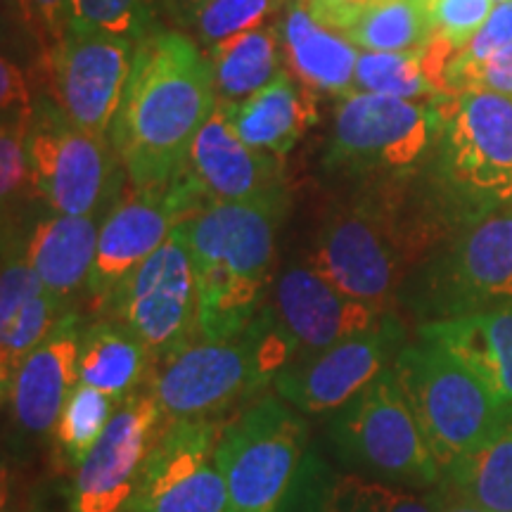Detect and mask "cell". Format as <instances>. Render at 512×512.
<instances>
[{
    "label": "cell",
    "instance_id": "47",
    "mask_svg": "<svg viewBox=\"0 0 512 512\" xmlns=\"http://www.w3.org/2000/svg\"><path fill=\"white\" fill-rule=\"evenodd\" d=\"M185 3H190V5H195V8H200L204 0H185Z\"/></svg>",
    "mask_w": 512,
    "mask_h": 512
},
{
    "label": "cell",
    "instance_id": "2",
    "mask_svg": "<svg viewBox=\"0 0 512 512\" xmlns=\"http://www.w3.org/2000/svg\"><path fill=\"white\" fill-rule=\"evenodd\" d=\"M285 192L247 202H211L171 230L197 280V339L240 337L264 309Z\"/></svg>",
    "mask_w": 512,
    "mask_h": 512
},
{
    "label": "cell",
    "instance_id": "35",
    "mask_svg": "<svg viewBox=\"0 0 512 512\" xmlns=\"http://www.w3.org/2000/svg\"><path fill=\"white\" fill-rule=\"evenodd\" d=\"M152 0H74V17L110 34L138 41L150 22Z\"/></svg>",
    "mask_w": 512,
    "mask_h": 512
},
{
    "label": "cell",
    "instance_id": "36",
    "mask_svg": "<svg viewBox=\"0 0 512 512\" xmlns=\"http://www.w3.org/2000/svg\"><path fill=\"white\" fill-rule=\"evenodd\" d=\"M494 0H427L432 36L463 50L494 10Z\"/></svg>",
    "mask_w": 512,
    "mask_h": 512
},
{
    "label": "cell",
    "instance_id": "10",
    "mask_svg": "<svg viewBox=\"0 0 512 512\" xmlns=\"http://www.w3.org/2000/svg\"><path fill=\"white\" fill-rule=\"evenodd\" d=\"M27 152L34 188L55 214L98 216L114 176L107 138L81 131L60 107L41 105L31 114Z\"/></svg>",
    "mask_w": 512,
    "mask_h": 512
},
{
    "label": "cell",
    "instance_id": "15",
    "mask_svg": "<svg viewBox=\"0 0 512 512\" xmlns=\"http://www.w3.org/2000/svg\"><path fill=\"white\" fill-rule=\"evenodd\" d=\"M164 420L152 384L121 401L98 444L76 467L72 510L124 512L140 467L164 432Z\"/></svg>",
    "mask_w": 512,
    "mask_h": 512
},
{
    "label": "cell",
    "instance_id": "5",
    "mask_svg": "<svg viewBox=\"0 0 512 512\" xmlns=\"http://www.w3.org/2000/svg\"><path fill=\"white\" fill-rule=\"evenodd\" d=\"M309 446L304 413L280 394H261L238 418L221 427L216 441L228 489L226 512H278Z\"/></svg>",
    "mask_w": 512,
    "mask_h": 512
},
{
    "label": "cell",
    "instance_id": "42",
    "mask_svg": "<svg viewBox=\"0 0 512 512\" xmlns=\"http://www.w3.org/2000/svg\"><path fill=\"white\" fill-rule=\"evenodd\" d=\"M299 3L309 10L313 22L344 36L375 0H299Z\"/></svg>",
    "mask_w": 512,
    "mask_h": 512
},
{
    "label": "cell",
    "instance_id": "31",
    "mask_svg": "<svg viewBox=\"0 0 512 512\" xmlns=\"http://www.w3.org/2000/svg\"><path fill=\"white\" fill-rule=\"evenodd\" d=\"M69 309L53 292L43 290L31 302L22 306L15 320L8 328L0 330V384L3 396L8 394L12 380H15L19 366L27 361V356L46 339Z\"/></svg>",
    "mask_w": 512,
    "mask_h": 512
},
{
    "label": "cell",
    "instance_id": "3",
    "mask_svg": "<svg viewBox=\"0 0 512 512\" xmlns=\"http://www.w3.org/2000/svg\"><path fill=\"white\" fill-rule=\"evenodd\" d=\"M325 437L339 463L356 475L413 491L444 482L392 366L330 415Z\"/></svg>",
    "mask_w": 512,
    "mask_h": 512
},
{
    "label": "cell",
    "instance_id": "1",
    "mask_svg": "<svg viewBox=\"0 0 512 512\" xmlns=\"http://www.w3.org/2000/svg\"><path fill=\"white\" fill-rule=\"evenodd\" d=\"M209 55L181 31L150 27L136 41L110 145L133 190H166L216 110Z\"/></svg>",
    "mask_w": 512,
    "mask_h": 512
},
{
    "label": "cell",
    "instance_id": "28",
    "mask_svg": "<svg viewBox=\"0 0 512 512\" xmlns=\"http://www.w3.org/2000/svg\"><path fill=\"white\" fill-rule=\"evenodd\" d=\"M444 486L489 512H512V415L489 444L446 467Z\"/></svg>",
    "mask_w": 512,
    "mask_h": 512
},
{
    "label": "cell",
    "instance_id": "12",
    "mask_svg": "<svg viewBox=\"0 0 512 512\" xmlns=\"http://www.w3.org/2000/svg\"><path fill=\"white\" fill-rule=\"evenodd\" d=\"M150 384L166 422L214 418L235 401L252 399L268 387L247 330L228 342L192 339L159 363Z\"/></svg>",
    "mask_w": 512,
    "mask_h": 512
},
{
    "label": "cell",
    "instance_id": "8",
    "mask_svg": "<svg viewBox=\"0 0 512 512\" xmlns=\"http://www.w3.org/2000/svg\"><path fill=\"white\" fill-rule=\"evenodd\" d=\"M512 299V202L479 216L427 268L408 304L425 323Z\"/></svg>",
    "mask_w": 512,
    "mask_h": 512
},
{
    "label": "cell",
    "instance_id": "43",
    "mask_svg": "<svg viewBox=\"0 0 512 512\" xmlns=\"http://www.w3.org/2000/svg\"><path fill=\"white\" fill-rule=\"evenodd\" d=\"M0 81H3V86H0L3 117H31L34 110H31L27 79H24L22 69L8 57H3V62H0Z\"/></svg>",
    "mask_w": 512,
    "mask_h": 512
},
{
    "label": "cell",
    "instance_id": "21",
    "mask_svg": "<svg viewBox=\"0 0 512 512\" xmlns=\"http://www.w3.org/2000/svg\"><path fill=\"white\" fill-rule=\"evenodd\" d=\"M219 107L233 131L249 147L280 159L299 143L306 128L316 121V105H313L311 93L299 88L283 69L252 98L219 102Z\"/></svg>",
    "mask_w": 512,
    "mask_h": 512
},
{
    "label": "cell",
    "instance_id": "46",
    "mask_svg": "<svg viewBox=\"0 0 512 512\" xmlns=\"http://www.w3.org/2000/svg\"><path fill=\"white\" fill-rule=\"evenodd\" d=\"M444 484V482H441ZM439 512H489L484 508H479V505L465 501V498H460L456 494H451V491L444 486V503H441V510Z\"/></svg>",
    "mask_w": 512,
    "mask_h": 512
},
{
    "label": "cell",
    "instance_id": "34",
    "mask_svg": "<svg viewBox=\"0 0 512 512\" xmlns=\"http://www.w3.org/2000/svg\"><path fill=\"white\" fill-rule=\"evenodd\" d=\"M228 489L216 458L166 489L145 512H226Z\"/></svg>",
    "mask_w": 512,
    "mask_h": 512
},
{
    "label": "cell",
    "instance_id": "48",
    "mask_svg": "<svg viewBox=\"0 0 512 512\" xmlns=\"http://www.w3.org/2000/svg\"><path fill=\"white\" fill-rule=\"evenodd\" d=\"M494 3L498 5V3H510V0H494Z\"/></svg>",
    "mask_w": 512,
    "mask_h": 512
},
{
    "label": "cell",
    "instance_id": "37",
    "mask_svg": "<svg viewBox=\"0 0 512 512\" xmlns=\"http://www.w3.org/2000/svg\"><path fill=\"white\" fill-rule=\"evenodd\" d=\"M29 124L31 117H3V133H0V195H3L5 209L19 192L27 190V185H34L27 152Z\"/></svg>",
    "mask_w": 512,
    "mask_h": 512
},
{
    "label": "cell",
    "instance_id": "20",
    "mask_svg": "<svg viewBox=\"0 0 512 512\" xmlns=\"http://www.w3.org/2000/svg\"><path fill=\"white\" fill-rule=\"evenodd\" d=\"M418 337L451 351L512 408V299L463 316L422 323Z\"/></svg>",
    "mask_w": 512,
    "mask_h": 512
},
{
    "label": "cell",
    "instance_id": "39",
    "mask_svg": "<svg viewBox=\"0 0 512 512\" xmlns=\"http://www.w3.org/2000/svg\"><path fill=\"white\" fill-rule=\"evenodd\" d=\"M448 91H489L512 98V43L489 60L453 67L446 72Z\"/></svg>",
    "mask_w": 512,
    "mask_h": 512
},
{
    "label": "cell",
    "instance_id": "32",
    "mask_svg": "<svg viewBox=\"0 0 512 512\" xmlns=\"http://www.w3.org/2000/svg\"><path fill=\"white\" fill-rule=\"evenodd\" d=\"M354 91L392 95L415 100L422 95H441L425 72L422 50L408 53H361L356 64Z\"/></svg>",
    "mask_w": 512,
    "mask_h": 512
},
{
    "label": "cell",
    "instance_id": "22",
    "mask_svg": "<svg viewBox=\"0 0 512 512\" xmlns=\"http://www.w3.org/2000/svg\"><path fill=\"white\" fill-rule=\"evenodd\" d=\"M98 216L53 214L41 219L24 242V254L43 287L67 306L88 287L98 254Z\"/></svg>",
    "mask_w": 512,
    "mask_h": 512
},
{
    "label": "cell",
    "instance_id": "6",
    "mask_svg": "<svg viewBox=\"0 0 512 512\" xmlns=\"http://www.w3.org/2000/svg\"><path fill=\"white\" fill-rule=\"evenodd\" d=\"M439 112L441 169L448 188L477 216L512 202V98L448 91Z\"/></svg>",
    "mask_w": 512,
    "mask_h": 512
},
{
    "label": "cell",
    "instance_id": "14",
    "mask_svg": "<svg viewBox=\"0 0 512 512\" xmlns=\"http://www.w3.org/2000/svg\"><path fill=\"white\" fill-rule=\"evenodd\" d=\"M136 41L74 19L64 41L50 53L57 107L74 126L110 136L124 98Z\"/></svg>",
    "mask_w": 512,
    "mask_h": 512
},
{
    "label": "cell",
    "instance_id": "25",
    "mask_svg": "<svg viewBox=\"0 0 512 512\" xmlns=\"http://www.w3.org/2000/svg\"><path fill=\"white\" fill-rule=\"evenodd\" d=\"M150 351L112 318H98L81 332L79 382L121 403L155 377Z\"/></svg>",
    "mask_w": 512,
    "mask_h": 512
},
{
    "label": "cell",
    "instance_id": "41",
    "mask_svg": "<svg viewBox=\"0 0 512 512\" xmlns=\"http://www.w3.org/2000/svg\"><path fill=\"white\" fill-rule=\"evenodd\" d=\"M34 8V34L50 55L60 46L74 24V0H31Z\"/></svg>",
    "mask_w": 512,
    "mask_h": 512
},
{
    "label": "cell",
    "instance_id": "29",
    "mask_svg": "<svg viewBox=\"0 0 512 512\" xmlns=\"http://www.w3.org/2000/svg\"><path fill=\"white\" fill-rule=\"evenodd\" d=\"M344 38L370 53H408L432 38L427 0H375Z\"/></svg>",
    "mask_w": 512,
    "mask_h": 512
},
{
    "label": "cell",
    "instance_id": "40",
    "mask_svg": "<svg viewBox=\"0 0 512 512\" xmlns=\"http://www.w3.org/2000/svg\"><path fill=\"white\" fill-rule=\"evenodd\" d=\"M508 43H512V0L510 3H498L491 10V15L482 24V29L472 36L463 50L453 57L451 67H467V64H477L489 60L498 50H503Z\"/></svg>",
    "mask_w": 512,
    "mask_h": 512
},
{
    "label": "cell",
    "instance_id": "13",
    "mask_svg": "<svg viewBox=\"0 0 512 512\" xmlns=\"http://www.w3.org/2000/svg\"><path fill=\"white\" fill-rule=\"evenodd\" d=\"M202 197L190 178L178 176L166 190H133L100 226L98 254L86 292L102 311L121 285L169 240L171 230L195 211Z\"/></svg>",
    "mask_w": 512,
    "mask_h": 512
},
{
    "label": "cell",
    "instance_id": "30",
    "mask_svg": "<svg viewBox=\"0 0 512 512\" xmlns=\"http://www.w3.org/2000/svg\"><path fill=\"white\" fill-rule=\"evenodd\" d=\"M117 406L119 403L100 389L76 384L55 425V444L64 463L79 467L86 460L110 425Z\"/></svg>",
    "mask_w": 512,
    "mask_h": 512
},
{
    "label": "cell",
    "instance_id": "16",
    "mask_svg": "<svg viewBox=\"0 0 512 512\" xmlns=\"http://www.w3.org/2000/svg\"><path fill=\"white\" fill-rule=\"evenodd\" d=\"M403 330L396 318L368 335L342 339L328 349L299 354L273 387L290 406L304 415L335 413L368 387L401 349Z\"/></svg>",
    "mask_w": 512,
    "mask_h": 512
},
{
    "label": "cell",
    "instance_id": "18",
    "mask_svg": "<svg viewBox=\"0 0 512 512\" xmlns=\"http://www.w3.org/2000/svg\"><path fill=\"white\" fill-rule=\"evenodd\" d=\"M81 318L69 309L53 332L27 356L12 380L8 394L12 430L19 439L34 441L55 430L69 394L79 382Z\"/></svg>",
    "mask_w": 512,
    "mask_h": 512
},
{
    "label": "cell",
    "instance_id": "45",
    "mask_svg": "<svg viewBox=\"0 0 512 512\" xmlns=\"http://www.w3.org/2000/svg\"><path fill=\"white\" fill-rule=\"evenodd\" d=\"M5 15L12 19H22L27 27L34 31V8H31V0H3Z\"/></svg>",
    "mask_w": 512,
    "mask_h": 512
},
{
    "label": "cell",
    "instance_id": "7",
    "mask_svg": "<svg viewBox=\"0 0 512 512\" xmlns=\"http://www.w3.org/2000/svg\"><path fill=\"white\" fill-rule=\"evenodd\" d=\"M434 136H439L437 105L351 91L337 105L323 166L347 176L403 171L425 155Z\"/></svg>",
    "mask_w": 512,
    "mask_h": 512
},
{
    "label": "cell",
    "instance_id": "26",
    "mask_svg": "<svg viewBox=\"0 0 512 512\" xmlns=\"http://www.w3.org/2000/svg\"><path fill=\"white\" fill-rule=\"evenodd\" d=\"M219 422L211 418L169 420L164 432L147 453L124 512H145L147 505L162 496L166 489L192 475L214 460L216 441L221 434Z\"/></svg>",
    "mask_w": 512,
    "mask_h": 512
},
{
    "label": "cell",
    "instance_id": "11",
    "mask_svg": "<svg viewBox=\"0 0 512 512\" xmlns=\"http://www.w3.org/2000/svg\"><path fill=\"white\" fill-rule=\"evenodd\" d=\"M309 264L349 297L392 311L403 252L377 209L363 197L325 216Z\"/></svg>",
    "mask_w": 512,
    "mask_h": 512
},
{
    "label": "cell",
    "instance_id": "19",
    "mask_svg": "<svg viewBox=\"0 0 512 512\" xmlns=\"http://www.w3.org/2000/svg\"><path fill=\"white\" fill-rule=\"evenodd\" d=\"M188 171L209 204L247 202L285 192L283 159L249 147L219 105L192 143Z\"/></svg>",
    "mask_w": 512,
    "mask_h": 512
},
{
    "label": "cell",
    "instance_id": "38",
    "mask_svg": "<svg viewBox=\"0 0 512 512\" xmlns=\"http://www.w3.org/2000/svg\"><path fill=\"white\" fill-rule=\"evenodd\" d=\"M43 287L34 268L27 261V254L17 249L5 247L3 256V278H0V330L8 328L15 316L22 311V306L31 302L36 294H41Z\"/></svg>",
    "mask_w": 512,
    "mask_h": 512
},
{
    "label": "cell",
    "instance_id": "24",
    "mask_svg": "<svg viewBox=\"0 0 512 512\" xmlns=\"http://www.w3.org/2000/svg\"><path fill=\"white\" fill-rule=\"evenodd\" d=\"M299 475L328 512H439L444 503V484L430 491L401 489L356 472H339L316 451L306 453Z\"/></svg>",
    "mask_w": 512,
    "mask_h": 512
},
{
    "label": "cell",
    "instance_id": "17",
    "mask_svg": "<svg viewBox=\"0 0 512 512\" xmlns=\"http://www.w3.org/2000/svg\"><path fill=\"white\" fill-rule=\"evenodd\" d=\"M273 311L297 339L299 354L328 349L342 339L368 335L396 318L337 290L311 264H290L273 287Z\"/></svg>",
    "mask_w": 512,
    "mask_h": 512
},
{
    "label": "cell",
    "instance_id": "33",
    "mask_svg": "<svg viewBox=\"0 0 512 512\" xmlns=\"http://www.w3.org/2000/svg\"><path fill=\"white\" fill-rule=\"evenodd\" d=\"M280 0H204L195 8V27L204 43L226 41L245 31L261 29Z\"/></svg>",
    "mask_w": 512,
    "mask_h": 512
},
{
    "label": "cell",
    "instance_id": "44",
    "mask_svg": "<svg viewBox=\"0 0 512 512\" xmlns=\"http://www.w3.org/2000/svg\"><path fill=\"white\" fill-rule=\"evenodd\" d=\"M278 512H328V510L320 505L309 482H306V479L297 472L290 484V491H287L283 503H280Z\"/></svg>",
    "mask_w": 512,
    "mask_h": 512
},
{
    "label": "cell",
    "instance_id": "4",
    "mask_svg": "<svg viewBox=\"0 0 512 512\" xmlns=\"http://www.w3.org/2000/svg\"><path fill=\"white\" fill-rule=\"evenodd\" d=\"M392 368L441 470L477 453L510 420L512 408L437 344L418 339L401 347Z\"/></svg>",
    "mask_w": 512,
    "mask_h": 512
},
{
    "label": "cell",
    "instance_id": "23",
    "mask_svg": "<svg viewBox=\"0 0 512 512\" xmlns=\"http://www.w3.org/2000/svg\"><path fill=\"white\" fill-rule=\"evenodd\" d=\"M283 50L292 72L306 88L347 95L354 91L358 48L349 38L313 22L309 10L294 0L283 24Z\"/></svg>",
    "mask_w": 512,
    "mask_h": 512
},
{
    "label": "cell",
    "instance_id": "9",
    "mask_svg": "<svg viewBox=\"0 0 512 512\" xmlns=\"http://www.w3.org/2000/svg\"><path fill=\"white\" fill-rule=\"evenodd\" d=\"M150 351L155 366L197 337V280L176 235L119 287L102 309Z\"/></svg>",
    "mask_w": 512,
    "mask_h": 512
},
{
    "label": "cell",
    "instance_id": "27",
    "mask_svg": "<svg viewBox=\"0 0 512 512\" xmlns=\"http://www.w3.org/2000/svg\"><path fill=\"white\" fill-rule=\"evenodd\" d=\"M216 93L221 102L252 98L280 74V48L273 29L245 31L209 46Z\"/></svg>",
    "mask_w": 512,
    "mask_h": 512
}]
</instances>
